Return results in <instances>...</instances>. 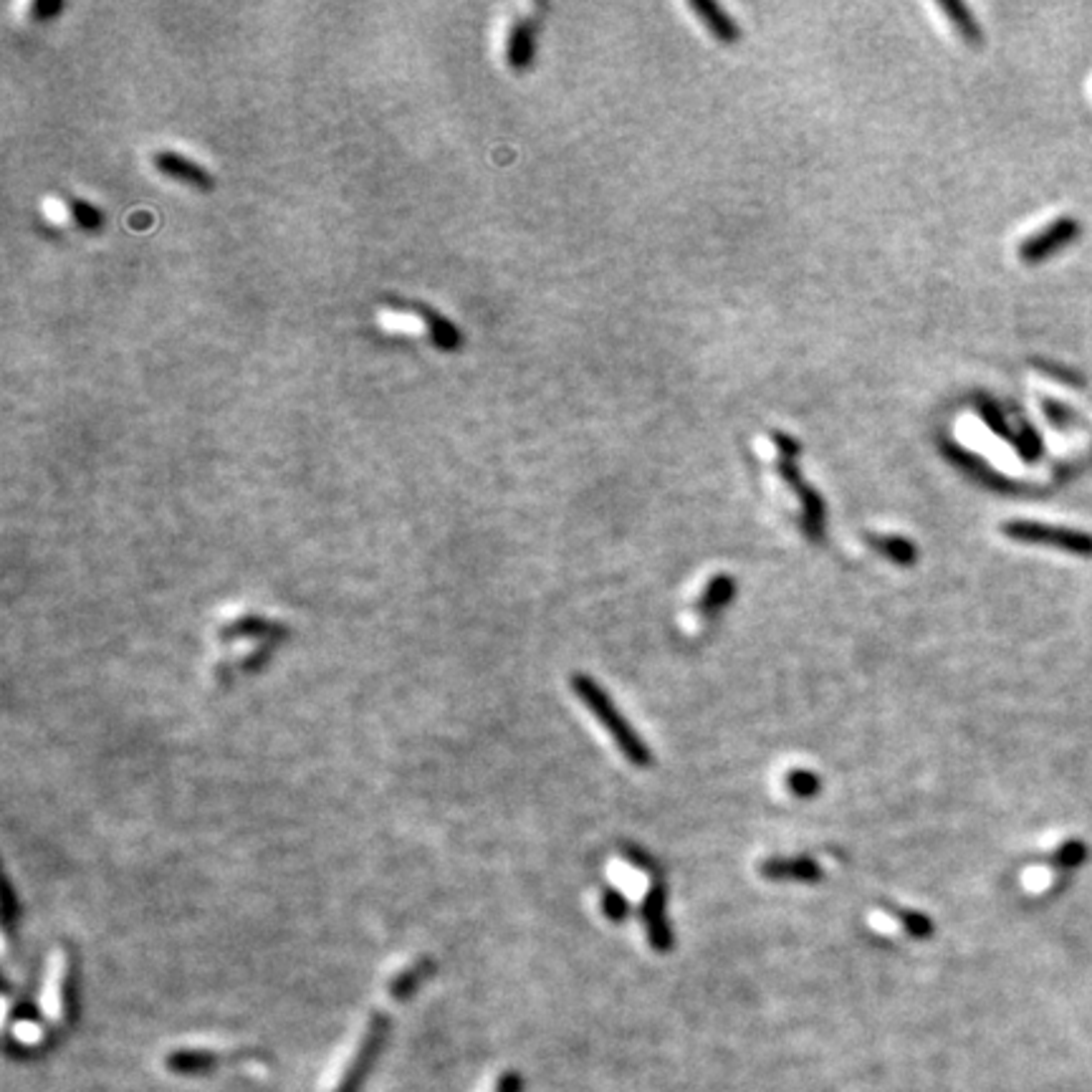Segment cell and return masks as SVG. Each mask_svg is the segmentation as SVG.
Returning a JSON list of instances; mask_svg holds the SVG:
<instances>
[{
    "instance_id": "cell-1",
    "label": "cell",
    "mask_w": 1092,
    "mask_h": 1092,
    "mask_svg": "<svg viewBox=\"0 0 1092 1092\" xmlns=\"http://www.w3.org/2000/svg\"><path fill=\"white\" fill-rule=\"evenodd\" d=\"M571 688H574L577 699L582 701V703L587 705L589 710H592L594 718H597V721L605 726V731L610 733L612 738H615L617 749L622 751V756H625L630 764L640 766V769H645V766L653 764V754H650L648 743H645L643 738L635 733V728L630 726V721H625V718H622V713L617 710L615 701L607 696L605 688L599 686L594 678L584 676V673H579V676L571 678Z\"/></svg>"
},
{
    "instance_id": "cell-2",
    "label": "cell",
    "mask_w": 1092,
    "mask_h": 1092,
    "mask_svg": "<svg viewBox=\"0 0 1092 1092\" xmlns=\"http://www.w3.org/2000/svg\"><path fill=\"white\" fill-rule=\"evenodd\" d=\"M390 1019L385 1014H372L367 1021L365 1031H362L360 1042L352 1049L350 1059L344 1062V1067L339 1070L337 1080L332 1082L329 1092H360L362 1082L370 1075L375 1059H378L380 1049H383L385 1039H388Z\"/></svg>"
},
{
    "instance_id": "cell-3",
    "label": "cell",
    "mask_w": 1092,
    "mask_h": 1092,
    "mask_svg": "<svg viewBox=\"0 0 1092 1092\" xmlns=\"http://www.w3.org/2000/svg\"><path fill=\"white\" fill-rule=\"evenodd\" d=\"M1002 534L1021 544H1042V546H1052V549L1067 551V554L1092 556V534L1077 532V529L1049 527V524L1042 522L1016 519V522H1004Z\"/></svg>"
},
{
    "instance_id": "cell-4",
    "label": "cell",
    "mask_w": 1092,
    "mask_h": 1092,
    "mask_svg": "<svg viewBox=\"0 0 1092 1092\" xmlns=\"http://www.w3.org/2000/svg\"><path fill=\"white\" fill-rule=\"evenodd\" d=\"M777 440V448L782 453V461H779V471H782L784 481L794 488V494L802 501L804 511V532L810 534L812 539H820L825 532V504H822L820 496L812 491L810 486H804L802 478H799L797 463H794V455L799 453V445L794 443L787 435H774Z\"/></svg>"
},
{
    "instance_id": "cell-5",
    "label": "cell",
    "mask_w": 1092,
    "mask_h": 1092,
    "mask_svg": "<svg viewBox=\"0 0 1092 1092\" xmlns=\"http://www.w3.org/2000/svg\"><path fill=\"white\" fill-rule=\"evenodd\" d=\"M1080 231L1082 228L1077 218H1057L1049 226H1044L1039 234L1024 238V243L1019 245V258L1024 263H1042L1044 258L1075 243L1080 238Z\"/></svg>"
},
{
    "instance_id": "cell-6",
    "label": "cell",
    "mask_w": 1092,
    "mask_h": 1092,
    "mask_svg": "<svg viewBox=\"0 0 1092 1092\" xmlns=\"http://www.w3.org/2000/svg\"><path fill=\"white\" fill-rule=\"evenodd\" d=\"M643 923L648 928V941L650 946L658 951V954H668L673 951V931L671 921H668V890L663 882H653L643 900Z\"/></svg>"
},
{
    "instance_id": "cell-7",
    "label": "cell",
    "mask_w": 1092,
    "mask_h": 1092,
    "mask_svg": "<svg viewBox=\"0 0 1092 1092\" xmlns=\"http://www.w3.org/2000/svg\"><path fill=\"white\" fill-rule=\"evenodd\" d=\"M152 162H155L157 170H160L162 175H167V178L183 180V183L193 185V188L198 190L213 188L211 172H208L206 167H200L198 162L190 160V157L178 155V152H157V155L152 157Z\"/></svg>"
},
{
    "instance_id": "cell-8",
    "label": "cell",
    "mask_w": 1092,
    "mask_h": 1092,
    "mask_svg": "<svg viewBox=\"0 0 1092 1092\" xmlns=\"http://www.w3.org/2000/svg\"><path fill=\"white\" fill-rule=\"evenodd\" d=\"M761 875L769 880L820 882L825 877V870L812 858H774L761 865Z\"/></svg>"
},
{
    "instance_id": "cell-9",
    "label": "cell",
    "mask_w": 1092,
    "mask_h": 1092,
    "mask_svg": "<svg viewBox=\"0 0 1092 1092\" xmlns=\"http://www.w3.org/2000/svg\"><path fill=\"white\" fill-rule=\"evenodd\" d=\"M534 51H537V36H534L532 18H522L516 23L509 36V49H506V62L516 72L532 67Z\"/></svg>"
},
{
    "instance_id": "cell-10",
    "label": "cell",
    "mask_w": 1092,
    "mask_h": 1092,
    "mask_svg": "<svg viewBox=\"0 0 1092 1092\" xmlns=\"http://www.w3.org/2000/svg\"><path fill=\"white\" fill-rule=\"evenodd\" d=\"M407 309H410L412 314L420 316L422 322L427 324L430 339L438 344L440 350L453 352V350H458V347H461V332H458V329H455L453 324L445 319V316H440L438 311H433L430 306H425V304H410Z\"/></svg>"
},
{
    "instance_id": "cell-11",
    "label": "cell",
    "mask_w": 1092,
    "mask_h": 1092,
    "mask_svg": "<svg viewBox=\"0 0 1092 1092\" xmlns=\"http://www.w3.org/2000/svg\"><path fill=\"white\" fill-rule=\"evenodd\" d=\"M733 597H736V579L728 577V574H718V577H713L708 584H705L703 594H701L699 599L701 615L705 617L718 615V612H721Z\"/></svg>"
},
{
    "instance_id": "cell-12",
    "label": "cell",
    "mask_w": 1092,
    "mask_h": 1092,
    "mask_svg": "<svg viewBox=\"0 0 1092 1092\" xmlns=\"http://www.w3.org/2000/svg\"><path fill=\"white\" fill-rule=\"evenodd\" d=\"M691 8H694V11L699 13L701 18H703V23L708 26L710 34H713L715 39L721 41V44H736V39H738L736 23H733L731 18H728L726 13L721 11V8L715 6V3H710V0H694V3H691Z\"/></svg>"
},
{
    "instance_id": "cell-13",
    "label": "cell",
    "mask_w": 1092,
    "mask_h": 1092,
    "mask_svg": "<svg viewBox=\"0 0 1092 1092\" xmlns=\"http://www.w3.org/2000/svg\"><path fill=\"white\" fill-rule=\"evenodd\" d=\"M286 635V630H283L281 625H276V622H268V620H261V617H240V620L231 622V625H226L221 630V638L231 640V638H283Z\"/></svg>"
},
{
    "instance_id": "cell-14",
    "label": "cell",
    "mask_w": 1092,
    "mask_h": 1092,
    "mask_svg": "<svg viewBox=\"0 0 1092 1092\" xmlns=\"http://www.w3.org/2000/svg\"><path fill=\"white\" fill-rule=\"evenodd\" d=\"M433 974V961H417V964L407 966L405 971H399L397 976H394L392 982H390V997L397 999V1002H402V999H410L412 994H415V989L420 987L422 982H425L427 976Z\"/></svg>"
},
{
    "instance_id": "cell-15",
    "label": "cell",
    "mask_w": 1092,
    "mask_h": 1092,
    "mask_svg": "<svg viewBox=\"0 0 1092 1092\" xmlns=\"http://www.w3.org/2000/svg\"><path fill=\"white\" fill-rule=\"evenodd\" d=\"M218 1059H221V1054L211 1052V1049H175L167 1057V1067L175 1072H185V1075H195V1072H203L216 1065Z\"/></svg>"
},
{
    "instance_id": "cell-16",
    "label": "cell",
    "mask_w": 1092,
    "mask_h": 1092,
    "mask_svg": "<svg viewBox=\"0 0 1092 1092\" xmlns=\"http://www.w3.org/2000/svg\"><path fill=\"white\" fill-rule=\"evenodd\" d=\"M941 11L954 21L956 31L964 36L966 44L971 46L982 44V28L976 26L974 16H971V11L964 6V3H959V0H943Z\"/></svg>"
},
{
    "instance_id": "cell-17",
    "label": "cell",
    "mask_w": 1092,
    "mask_h": 1092,
    "mask_svg": "<svg viewBox=\"0 0 1092 1092\" xmlns=\"http://www.w3.org/2000/svg\"><path fill=\"white\" fill-rule=\"evenodd\" d=\"M870 544L875 546L877 551H880L882 556H887V559L895 561V564H900V566H910V564H915V559H918V549H915V544L908 542V539H903V537H872Z\"/></svg>"
},
{
    "instance_id": "cell-18",
    "label": "cell",
    "mask_w": 1092,
    "mask_h": 1092,
    "mask_svg": "<svg viewBox=\"0 0 1092 1092\" xmlns=\"http://www.w3.org/2000/svg\"><path fill=\"white\" fill-rule=\"evenodd\" d=\"M787 789L799 799H812L820 794L822 782L815 771L810 769H794L787 774Z\"/></svg>"
},
{
    "instance_id": "cell-19",
    "label": "cell",
    "mask_w": 1092,
    "mask_h": 1092,
    "mask_svg": "<svg viewBox=\"0 0 1092 1092\" xmlns=\"http://www.w3.org/2000/svg\"><path fill=\"white\" fill-rule=\"evenodd\" d=\"M898 921L910 938L926 941V938L933 936V921L928 915L918 913V910H900Z\"/></svg>"
},
{
    "instance_id": "cell-20",
    "label": "cell",
    "mask_w": 1092,
    "mask_h": 1092,
    "mask_svg": "<svg viewBox=\"0 0 1092 1092\" xmlns=\"http://www.w3.org/2000/svg\"><path fill=\"white\" fill-rule=\"evenodd\" d=\"M1085 859H1087L1085 843H1080V840H1070V843H1065L1057 853H1054L1052 862L1057 867H1062V870H1077Z\"/></svg>"
},
{
    "instance_id": "cell-21",
    "label": "cell",
    "mask_w": 1092,
    "mask_h": 1092,
    "mask_svg": "<svg viewBox=\"0 0 1092 1092\" xmlns=\"http://www.w3.org/2000/svg\"><path fill=\"white\" fill-rule=\"evenodd\" d=\"M599 903H602V913H605V918H610L612 923H622L627 915H630V903H627L625 895H622L620 890H615V887L602 890Z\"/></svg>"
},
{
    "instance_id": "cell-22",
    "label": "cell",
    "mask_w": 1092,
    "mask_h": 1092,
    "mask_svg": "<svg viewBox=\"0 0 1092 1092\" xmlns=\"http://www.w3.org/2000/svg\"><path fill=\"white\" fill-rule=\"evenodd\" d=\"M69 211H72L77 226H81L83 231H96L101 226V213L89 203H83V200H69Z\"/></svg>"
},
{
    "instance_id": "cell-23",
    "label": "cell",
    "mask_w": 1092,
    "mask_h": 1092,
    "mask_svg": "<svg viewBox=\"0 0 1092 1092\" xmlns=\"http://www.w3.org/2000/svg\"><path fill=\"white\" fill-rule=\"evenodd\" d=\"M1042 407H1044V415H1047L1049 420H1052L1054 425H1059V427L1065 425V422L1072 417V412L1067 410V407L1062 405V402H1054V399H1044V405H1042Z\"/></svg>"
},
{
    "instance_id": "cell-24",
    "label": "cell",
    "mask_w": 1092,
    "mask_h": 1092,
    "mask_svg": "<svg viewBox=\"0 0 1092 1092\" xmlns=\"http://www.w3.org/2000/svg\"><path fill=\"white\" fill-rule=\"evenodd\" d=\"M519 1090H522V1077L516 1075V1072H504L488 1092H519Z\"/></svg>"
},
{
    "instance_id": "cell-25",
    "label": "cell",
    "mask_w": 1092,
    "mask_h": 1092,
    "mask_svg": "<svg viewBox=\"0 0 1092 1092\" xmlns=\"http://www.w3.org/2000/svg\"><path fill=\"white\" fill-rule=\"evenodd\" d=\"M64 11V3H59V0H41V3H36L34 6V18H39V21H49L51 16H56V13H62Z\"/></svg>"
},
{
    "instance_id": "cell-26",
    "label": "cell",
    "mask_w": 1092,
    "mask_h": 1092,
    "mask_svg": "<svg viewBox=\"0 0 1092 1092\" xmlns=\"http://www.w3.org/2000/svg\"><path fill=\"white\" fill-rule=\"evenodd\" d=\"M1039 370H1044V372H1047V375H1052V378L1062 380V383H1070L1072 388H1080V385H1082V383H1080V378H1077L1075 372L1062 370V367H1057V365H1039Z\"/></svg>"
},
{
    "instance_id": "cell-27",
    "label": "cell",
    "mask_w": 1092,
    "mask_h": 1092,
    "mask_svg": "<svg viewBox=\"0 0 1092 1092\" xmlns=\"http://www.w3.org/2000/svg\"><path fill=\"white\" fill-rule=\"evenodd\" d=\"M625 858H630L632 862H635V865H640V867H650V865H653V862H650V858H645V855L640 853V850H635V848L625 850Z\"/></svg>"
}]
</instances>
